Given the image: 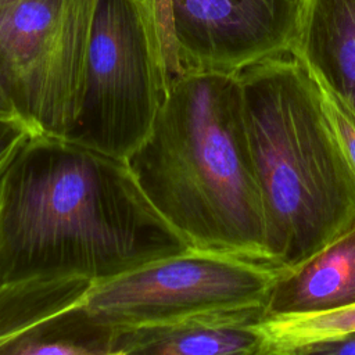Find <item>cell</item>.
<instances>
[{
    "label": "cell",
    "mask_w": 355,
    "mask_h": 355,
    "mask_svg": "<svg viewBox=\"0 0 355 355\" xmlns=\"http://www.w3.org/2000/svg\"><path fill=\"white\" fill-rule=\"evenodd\" d=\"M263 306L193 315L116 330L112 352L123 355H262Z\"/></svg>",
    "instance_id": "cell-9"
},
{
    "label": "cell",
    "mask_w": 355,
    "mask_h": 355,
    "mask_svg": "<svg viewBox=\"0 0 355 355\" xmlns=\"http://www.w3.org/2000/svg\"><path fill=\"white\" fill-rule=\"evenodd\" d=\"M288 269L189 248L93 284L92 313L114 330L215 311L263 306Z\"/></svg>",
    "instance_id": "cell-6"
},
{
    "label": "cell",
    "mask_w": 355,
    "mask_h": 355,
    "mask_svg": "<svg viewBox=\"0 0 355 355\" xmlns=\"http://www.w3.org/2000/svg\"><path fill=\"white\" fill-rule=\"evenodd\" d=\"M10 118H18V116H17L6 92L3 90V87L0 85V119H10Z\"/></svg>",
    "instance_id": "cell-17"
},
{
    "label": "cell",
    "mask_w": 355,
    "mask_h": 355,
    "mask_svg": "<svg viewBox=\"0 0 355 355\" xmlns=\"http://www.w3.org/2000/svg\"><path fill=\"white\" fill-rule=\"evenodd\" d=\"M189 248L125 159L33 133L0 175V287L97 284Z\"/></svg>",
    "instance_id": "cell-1"
},
{
    "label": "cell",
    "mask_w": 355,
    "mask_h": 355,
    "mask_svg": "<svg viewBox=\"0 0 355 355\" xmlns=\"http://www.w3.org/2000/svg\"><path fill=\"white\" fill-rule=\"evenodd\" d=\"M146 11L155 31L159 50L166 67V71L173 80L182 73L178 57V47L173 33L172 21V0H137Z\"/></svg>",
    "instance_id": "cell-13"
},
{
    "label": "cell",
    "mask_w": 355,
    "mask_h": 355,
    "mask_svg": "<svg viewBox=\"0 0 355 355\" xmlns=\"http://www.w3.org/2000/svg\"><path fill=\"white\" fill-rule=\"evenodd\" d=\"M107 355H123V354H121V352H110Z\"/></svg>",
    "instance_id": "cell-18"
},
{
    "label": "cell",
    "mask_w": 355,
    "mask_h": 355,
    "mask_svg": "<svg viewBox=\"0 0 355 355\" xmlns=\"http://www.w3.org/2000/svg\"><path fill=\"white\" fill-rule=\"evenodd\" d=\"M291 54L355 118V0H302Z\"/></svg>",
    "instance_id": "cell-10"
},
{
    "label": "cell",
    "mask_w": 355,
    "mask_h": 355,
    "mask_svg": "<svg viewBox=\"0 0 355 355\" xmlns=\"http://www.w3.org/2000/svg\"><path fill=\"white\" fill-rule=\"evenodd\" d=\"M7 1H10V0H0V4H3V3H7Z\"/></svg>",
    "instance_id": "cell-19"
},
{
    "label": "cell",
    "mask_w": 355,
    "mask_h": 355,
    "mask_svg": "<svg viewBox=\"0 0 355 355\" xmlns=\"http://www.w3.org/2000/svg\"><path fill=\"white\" fill-rule=\"evenodd\" d=\"M97 0L0 4V85L35 133L69 140L79 118Z\"/></svg>",
    "instance_id": "cell-5"
},
{
    "label": "cell",
    "mask_w": 355,
    "mask_h": 355,
    "mask_svg": "<svg viewBox=\"0 0 355 355\" xmlns=\"http://www.w3.org/2000/svg\"><path fill=\"white\" fill-rule=\"evenodd\" d=\"M171 76L137 0H97L83 97L69 141L126 159L147 137Z\"/></svg>",
    "instance_id": "cell-4"
},
{
    "label": "cell",
    "mask_w": 355,
    "mask_h": 355,
    "mask_svg": "<svg viewBox=\"0 0 355 355\" xmlns=\"http://www.w3.org/2000/svg\"><path fill=\"white\" fill-rule=\"evenodd\" d=\"M125 161L190 248L275 266L237 73L176 76L150 133Z\"/></svg>",
    "instance_id": "cell-2"
},
{
    "label": "cell",
    "mask_w": 355,
    "mask_h": 355,
    "mask_svg": "<svg viewBox=\"0 0 355 355\" xmlns=\"http://www.w3.org/2000/svg\"><path fill=\"white\" fill-rule=\"evenodd\" d=\"M35 132L21 119H0V175L17 150Z\"/></svg>",
    "instance_id": "cell-15"
},
{
    "label": "cell",
    "mask_w": 355,
    "mask_h": 355,
    "mask_svg": "<svg viewBox=\"0 0 355 355\" xmlns=\"http://www.w3.org/2000/svg\"><path fill=\"white\" fill-rule=\"evenodd\" d=\"M237 78L268 255L275 266L294 269L355 225V172L320 85L301 60L265 58Z\"/></svg>",
    "instance_id": "cell-3"
},
{
    "label": "cell",
    "mask_w": 355,
    "mask_h": 355,
    "mask_svg": "<svg viewBox=\"0 0 355 355\" xmlns=\"http://www.w3.org/2000/svg\"><path fill=\"white\" fill-rule=\"evenodd\" d=\"M320 90L323 97V108L330 121L331 129L352 171L355 172V118L349 114L345 105L323 85H320Z\"/></svg>",
    "instance_id": "cell-14"
},
{
    "label": "cell",
    "mask_w": 355,
    "mask_h": 355,
    "mask_svg": "<svg viewBox=\"0 0 355 355\" xmlns=\"http://www.w3.org/2000/svg\"><path fill=\"white\" fill-rule=\"evenodd\" d=\"M301 6L302 0H172L180 75H236L290 54Z\"/></svg>",
    "instance_id": "cell-7"
},
{
    "label": "cell",
    "mask_w": 355,
    "mask_h": 355,
    "mask_svg": "<svg viewBox=\"0 0 355 355\" xmlns=\"http://www.w3.org/2000/svg\"><path fill=\"white\" fill-rule=\"evenodd\" d=\"M92 282L33 280L0 287V355H107L116 330L86 306Z\"/></svg>",
    "instance_id": "cell-8"
},
{
    "label": "cell",
    "mask_w": 355,
    "mask_h": 355,
    "mask_svg": "<svg viewBox=\"0 0 355 355\" xmlns=\"http://www.w3.org/2000/svg\"><path fill=\"white\" fill-rule=\"evenodd\" d=\"M355 305V225L270 288L263 318L323 313Z\"/></svg>",
    "instance_id": "cell-11"
},
{
    "label": "cell",
    "mask_w": 355,
    "mask_h": 355,
    "mask_svg": "<svg viewBox=\"0 0 355 355\" xmlns=\"http://www.w3.org/2000/svg\"><path fill=\"white\" fill-rule=\"evenodd\" d=\"M283 355H355V331L313 341Z\"/></svg>",
    "instance_id": "cell-16"
},
{
    "label": "cell",
    "mask_w": 355,
    "mask_h": 355,
    "mask_svg": "<svg viewBox=\"0 0 355 355\" xmlns=\"http://www.w3.org/2000/svg\"><path fill=\"white\" fill-rule=\"evenodd\" d=\"M262 355H283L305 344L355 331V305L311 315L268 318L258 323Z\"/></svg>",
    "instance_id": "cell-12"
}]
</instances>
